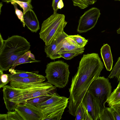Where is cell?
I'll return each mask as SVG.
<instances>
[{"label": "cell", "mask_w": 120, "mask_h": 120, "mask_svg": "<svg viewBox=\"0 0 120 120\" xmlns=\"http://www.w3.org/2000/svg\"><path fill=\"white\" fill-rule=\"evenodd\" d=\"M104 68L98 54H84L80 60L78 70L73 77L69 89L68 111L75 117L90 85L99 77Z\"/></svg>", "instance_id": "1"}, {"label": "cell", "mask_w": 120, "mask_h": 120, "mask_svg": "<svg viewBox=\"0 0 120 120\" xmlns=\"http://www.w3.org/2000/svg\"><path fill=\"white\" fill-rule=\"evenodd\" d=\"M30 45L24 37L14 35L5 41L0 49V69L7 71L14 61L30 49Z\"/></svg>", "instance_id": "2"}, {"label": "cell", "mask_w": 120, "mask_h": 120, "mask_svg": "<svg viewBox=\"0 0 120 120\" xmlns=\"http://www.w3.org/2000/svg\"><path fill=\"white\" fill-rule=\"evenodd\" d=\"M56 88L48 82L28 85L19 88L14 87L16 94L11 101L18 105L24 103L28 100L37 97L51 95L56 91Z\"/></svg>", "instance_id": "3"}, {"label": "cell", "mask_w": 120, "mask_h": 120, "mask_svg": "<svg viewBox=\"0 0 120 120\" xmlns=\"http://www.w3.org/2000/svg\"><path fill=\"white\" fill-rule=\"evenodd\" d=\"M63 14L53 13L43 22L39 33V37L45 45H50L64 29L67 22Z\"/></svg>", "instance_id": "4"}, {"label": "cell", "mask_w": 120, "mask_h": 120, "mask_svg": "<svg viewBox=\"0 0 120 120\" xmlns=\"http://www.w3.org/2000/svg\"><path fill=\"white\" fill-rule=\"evenodd\" d=\"M69 98L60 96L56 91L48 100L41 103L38 108L43 115L42 120H59L68 103Z\"/></svg>", "instance_id": "5"}, {"label": "cell", "mask_w": 120, "mask_h": 120, "mask_svg": "<svg viewBox=\"0 0 120 120\" xmlns=\"http://www.w3.org/2000/svg\"><path fill=\"white\" fill-rule=\"evenodd\" d=\"M69 66L67 63L61 60L48 63L45 71L47 82L56 87H65L68 81L70 74Z\"/></svg>", "instance_id": "6"}, {"label": "cell", "mask_w": 120, "mask_h": 120, "mask_svg": "<svg viewBox=\"0 0 120 120\" xmlns=\"http://www.w3.org/2000/svg\"><path fill=\"white\" fill-rule=\"evenodd\" d=\"M112 90L111 84L108 79L104 77H99L92 82L88 90L93 101L99 106L100 114L110 96Z\"/></svg>", "instance_id": "7"}, {"label": "cell", "mask_w": 120, "mask_h": 120, "mask_svg": "<svg viewBox=\"0 0 120 120\" xmlns=\"http://www.w3.org/2000/svg\"><path fill=\"white\" fill-rule=\"evenodd\" d=\"M100 14V10L95 7L92 8L85 11L80 17L77 32L80 33L86 32L93 28Z\"/></svg>", "instance_id": "8"}, {"label": "cell", "mask_w": 120, "mask_h": 120, "mask_svg": "<svg viewBox=\"0 0 120 120\" xmlns=\"http://www.w3.org/2000/svg\"><path fill=\"white\" fill-rule=\"evenodd\" d=\"M23 120H42L43 115L38 108L26 102L18 105L15 109Z\"/></svg>", "instance_id": "9"}, {"label": "cell", "mask_w": 120, "mask_h": 120, "mask_svg": "<svg viewBox=\"0 0 120 120\" xmlns=\"http://www.w3.org/2000/svg\"><path fill=\"white\" fill-rule=\"evenodd\" d=\"M68 35L63 31L57 36L51 44L48 45H45V52L47 57L52 60L61 57L58 52L61 48L64 39Z\"/></svg>", "instance_id": "10"}, {"label": "cell", "mask_w": 120, "mask_h": 120, "mask_svg": "<svg viewBox=\"0 0 120 120\" xmlns=\"http://www.w3.org/2000/svg\"><path fill=\"white\" fill-rule=\"evenodd\" d=\"M81 104L85 111V120H99V112L95 105L88 91L83 98Z\"/></svg>", "instance_id": "11"}, {"label": "cell", "mask_w": 120, "mask_h": 120, "mask_svg": "<svg viewBox=\"0 0 120 120\" xmlns=\"http://www.w3.org/2000/svg\"><path fill=\"white\" fill-rule=\"evenodd\" d=\"M45 80V77L41 75L34 77L12 78L10 79V86L19 88L26 85L42 82Z\"/></svg>", "instance_id": "12"}, {"label": "cell", "mask_w": 120, "mask_h": 120, "mask_svg": "<svg viewBox=\"0 0 120 120\" xmlns=\"http://www.w3.org/2000/svg\"><path fill=\"white\" fill-rule=\"evenodd\" d=\"M3 88V99L6 108L8 112L14 111L18 105L11 101L15 97V90L10 85H6Z\"/></svg>", "instance_id": "13"}, {"label": "cell", "mask_w": 120, "mask_h": 120, "mask_svg": "<svg viewBox=\"0 0 120 120\" xmlns=\"http://www.w3.org/2000/svg\"><path fill=\"white\" fill-rule=\"evenodd\" d=\"M23 17L25 25L32 32L36 33L40 29L38 20L32 10L26 12Z\"/></svg>", "instance_id": "14"}, {"label": "cell", "mask_w": 120, "mask_h": 120, "mask_svg": "<svg viewBox=\"0 0 120 120\" xmlns=\"http://www.w3.org/2000/svg\"><path fill=\"white\" fill-rule=\"evenodd\" d=\"M84 47L79 46L75 41L71 38L66 37L58 53L64 52H83L84 50Z\"/></svg>", "instance_id": "15"}, {"label": "cell", "mask_w": 120, "mask_h": 120, "mask_svg": "<svg viewBox=\"0 0 120 120\" xmlns=\"http://www.w3.org/2000/svg\"><path fill=\"white\" fill-rule=\"evenodd\" d=\"M100 52L107 70L111 71L112 69L113 60L110 46L107 44H104L101 49Z\"/></svg>", "instance_id": "16"}, {"label": "cell", "mask_w": 120, "mask_h": 120, "mask_svg": "<svg viewBox=\"0 0 120 120\" xmlns=\"http://www.w3.org/2000/svg\"><path fill=\"white\" fill-rule=\"evenodd\" d=\"M11 74H9L10 79L17 78H25L39 76L38 71L28 72L17 70L9 69Z\"/></svg>", "instance_id": "17"}, {"label": "cell", "mask_w": 120, "mask_h": 120, "mask_svg": "<svg viewBox=\"0 0 120 120\" xmlns=\"http://www.w3.org/2000/svg\"><path fill=\"white\" fill-rule=\"evenodd\" d=\"M31 53L30 50H28L24 54L20 56L14 62L13 65L9 69L14 70L15 67L18 65L26 63L39 62L40 61L33 60L30 57Z\"/></svg>", "instance_id": "18"}, {"label": "cell", "mask_w": 120, "mask_h": 120, "mask_svg": "<svg viewBox=\"0 0 120 120\" xmlns=\"http://www.w3.org/2000/svg\"><path fill=\"white\" fill-rule=\"evenodd\" d=\"M107 102L110 106L120 102V80L116 88L115 89L108 99Z\"/></svg>", "instance_id": "19"}, {"label": "cell", "mask_w": 120, "mask_h": 120, "mask_svg": "<svg viewBox=\"0 0 120 120\" xmlns=\"http://www.w3.org/2000/svg\"><path fill=\"white\" fill-rule=\"evenodd\" d=\"M52 94L50 95H43L28 100L26 102L38 108V106L40 104L50 98Z\"/></svg>", "instance_id": "20"}, {"label": "cell", "mask_w": 120, "mask_h": 120, "mask_svg": "<svg viewBox=\"0 0 120 120\" xmlns=\"http://www.w3.org/2000/svg\"><path fill=\"white\" fill-rule=\"evenodd\" d=\"M75 6L78 7L81 9H84L89 5L95 3L97 0H71Z\"/></svg>", "instance_id": "21"}, {"label": "cell", "mask_w": 120, "mask_h": 120, "mask_svg": "<svg viewBox=\"0 0 120 120\" xmlns=\"http://www.w3.org/2000/svg\"><path fill=\"white\" fill-rule=\"evenodd\" d=\"M116 78L118 81L120 79V57L118 59L110 74L108 77L109 78L111 79Z\"/></svg>", "instance_id": "22"}, {"label": "cell", "mask_w": 120, "mask_h": 120, "mask_svg": "<svg viewBox=\"0 0 120 120\" xmlns=\"http://www.w3.org/2000/svg\"><path fill=\"white\" fill-rule=\"evenodd\" d=\"M110 107L108 109L112 112L114 120H120V102Z\"/></svg>", "instance_id": "23"}, {"label": "cell", "mask_w": 120, "mask_h": 120, "mask_svg": "<svg viewBox=\"0 0 120 120\" xmlns=\"http://www.w3.org/2000/svg\"><path fill=\"white\" fill-rule=\"evenodd\" d=\"M68 37L73 40L79 46L81 47H84L88 41V40L78 34L68 35Z\"/></svg>", "instance_id": "24"}, {"label": "cell", "mask_w": 120, "mask_h": 120, "mask_svg": "<svg viewBox=\"0 0 120 120\" xmlns=\"http://www.w3.org/2000/svg\"><path fill=\"white\" fill-rule=\"evenodd\" d=\"M100 120H114L113 115L108 108L105 107L99 116Z\"/></svg>", "instance_id": "25"}, {"label": "cell", "mask_w": 120, "mask_h": 120, "mask_svg": "<svg viewBox=\"0 0 120 120\" xmlns=\"http://www.w3.org/2000/svg\"><path fill=\"white\" fill-rule=\"evenodd\" d=\"M7 114V120H23L18 111L15 109L13 111H8Z\"/></svg>", "instance_id": "26"}, {"label": "cell", "mask_w": 120, "mask_h": 120, "mask_svg": "<svg viewBox=\"0 0 120 120\" xmlns=\"http://www.w3.org/2000/svg\"><path fill=\"white\" fill-rule=\"evenodd\" d=\"M3 72V70L0 69V88L6 85L10 81L9 74H4Z\"/></svg>", "instance_id": "27"}, {"label": "cell", "mask_w": 120, "mask_h": 120, "mask_svg": "<svg viewBox=\"0 0 120 120\" xmlns=\"http://www.w3.org/2000/svg\"><path fill=\"white\" fill-rule=\"evenodd\" d=\"M13 1L16 3L22 9L24 14L28 11L32 10L33 8L31 3L17 1Z\"/></svg>", "instance_id": "28"}, {"label": "cell", "mask_w": 120, "mask_h": 120, "mask_svg": "<svg viewBox=\"0 0 120 120\" xmlns=\"http://www.w3.org/2000/svg\"><path fill=\"white\" fill-rule=\"evenodd\" d=\"M75 116V120H85V111L81 104L78 108Z\"/></svg>", "instance_id": "29"}, {"label": "cell", "mask_w": 120, "mask_h": 120, "mask_svg": "<svg viewBox=\"0 0 120 120\" xmlns=\"http://www.w3.org/2000/svg\"><path fill=\"white\" fill-rule=\"evenodd\" d=\"M81 52H64L60 53L61 57L66 60L71 59L73 57L82 54Z\"/></svg>", "instance_id": "30"}, {"label": "cell", "mask_w": 120, "mask_h": 120, "mask_svg": "<svg viewBox=\"0 0 120 120\" xmlns=\"http://www.w3.org/2000/svg\"><path fill=\"white\" fill-rule=\"evenodd\" d=\"M11 3L12 4L14 5L16 14L18 19L22 23L23 26L25 27V25L24 21L23 12L18 8L17 4L16 3L13 1L11 2Z\"/></svg>", "instance_id": "31"}, {"label": "cell", "mask_w": 120, "mask_h": 120, "mask_svg": "<svg viewBox=\"0 0 120 120\" xmlns=\"http://www.w3.org/2000/svg\"><path fill=\"white\" fill-rule=\"evenodd\" d=\"M60 0H52V7L53 10V13H57L58 9L57 8V5Z\"/></svg>", "instance_id": "32"}, {"label": "cell", "mask_w": 120, "mask_h": 120, "mask_svg": "<svg viewBox=\"0 0 120 120\" xmlns=\"http://www.w3.org/2000/svg\"><path fill=\"white\" fill-rule=\"evenodd\" d=\"M3 2L6 3L11 2L14 1H20L28 2L31 3V0H1Z\"/></svg>", "instance_id": "33"}, {"label": "cell", "mask_w": 120, "mask_h": 120, "mask_svg": "<svg viewBox=\"0 0 120 120\" xmlns=\"http://www.w3.org/2000/svg\"><path fill=\"white\" fill-rule=\"evenodd\" d=\"M64 6V4L63 0H60L58 2L57 5V8L58 9H61Z\"/></svg>", "instance_id": "34"}, {"label": "cell", "mask_w": 120, "mask_h": 120, "mask_svg": "<svg viewBox=\"0 0 120 120\" xmlns=\"http://www.w3.org/2000/svg\"><path fill=\"white\" fill-rule=\"evenodd\" d=\"M0 120H7V115L6 114H0Z\"/></svg>", "instance_id": "35"}, {"label": "cell", "mask_w": 120, "mask_h": 120, "mask_svg": "<svg viewBox=\"0 0 120 120\" xmlns=\"http://www.w3.org/2000/svg\"><path fill=\"white\" fill-rule=\"evenodd\" d=\"M0 49L2 48L3 46L4 42L5 41L4 40L2 37L1 34H0Z\"/></svg>", "instance_id": "36"}, {"label": "cell", "mask_w": 120, "mask_h": 120, "mask_svg": "<svg viewBox=\"0 0 120 120\" xmlns=\"http://www.w3.org/2000/svg\"><path fill=\"white\" fill-rule=\"evenodd\" d=\"M2 6H3V4L2 2H1L0 3V14L1 13V8L2 7Z\"/></svg>", "instance_id": "37"}, {"label": "cell", "mask_w": 120, "mask_h": 120, "mask_svg": "<svg viewBox=\"0 0 120 120\" xmlns=\"http://www.w3.org/2000/svg\"><path fill=\"white\" fill-rule=\"evenodd\" d=\"M117 33L118 34H120V27L117 30Z\"/></svg>", "instance_id": "38"}, {"label": "cell", "mask_w": 120, "mask_h": 120, "mask_svg": "<svg viewBox=\"0 0 120 120\" xmlns=\"http://www.w3.org/2000/svg\"><path fill=\"white\" fill-rule=\"evenodd\" d=\"M118 0V1H120V0Z\"/></svg>", "instance_id": "39"}, {"label": "cell", "mask_w": 120, "mask_h": 120, "mask_svg": "<svg viewBox=\"0 0 120 120\" xmlns=\"http://www.w3.org/2000/svg\"></svg>", "instance_id": "40"}]
</instances>
